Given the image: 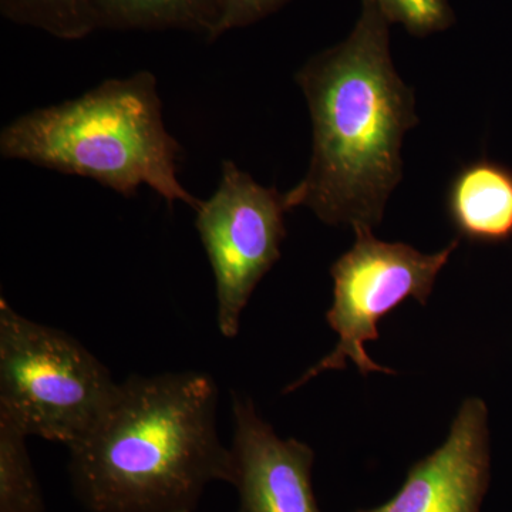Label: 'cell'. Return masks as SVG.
<instances>
[{"instance_id": "52a82bcc", "label": "cell", "mask_w": 512, "mask_h": 512, "mask_svg": "<svg viewBox=\"0 0 512 512\" xmlns=\"http://www.w3.org/2000/svg\"><path fill=\"white\" fill-rule=\"evenodd\" d=\"M232 417L231 485L238 490V512H322L312 485V448L278 437L249 397L232 394Z\"/></svg>"}, {"instance_id": "8fae6325", "label": "cell", "mask_w": 512, "mask_h": 512, "mask_svg": "<svg viewBox=\"0 0 512 512\" xmlns=\"http://www.w3.org/2000/svg\"><path fill=\"white\" fill-rule=\"evenodd\" d=\"M3 18L63 40H80L99 30L93 0H0Z\"/></svg>"}, {"instance_id": "4fadbf2b", "label": "cell", "mask_w": 512, "mask_h": 512, "mask_svg": "<svg viewBox=\"0 0 512 512\" xmlns=\"http://www.w3.org/2000/svg\"><path fill=\"white\" fill-rule=\"evenodd\" d=\"M390 23H399L413 36L443 32L454 25L456 16L448 0H370Z\"/></svg>"}, {"instance_id": "8992f818", "label": "cell", "mask_w": 512, "mask_h": 512, "mask_svg": "<svg viewBox=\"0 0 512 512\" xmlns=\"http://www.w3.org/2000/svg\"><path fill=\"white\" fill-rule=\"evenodd\" d=\"M286 194L264 187L231 160L222 163L217 190L201 201L195 228L217 286L221 335H238L241 316L261 279L281 259Z\"/></svg>"}, {"instance_id": "277c9868", "label": "cell", "mask_w": 512, "mask_h": 512, "mask_svg": "<svg viewBox=\"0 0 512 512\" xmlns=\"http://www.w3.org/2000/svg\"><path fill=\"white\" fill-rule=\"evenodd\" d=\"M117 387L79 340L0 299V423L70 448L96 426Z\"/></svg>"}, {"instance_id": "5bb4252c", "label": "cell", "mask_w": 512, "mask_h": 512, "mask_svg": "<svg viewBox=\"0 0 512 512\" xmlns=\"http://www.w3.org/2000/svg\"><path fill=\"white\" fill-rule=\"evenodd\" d=\"M291 0H222L220 36L228 30L247 28L274 15Z\"/></svg>"}, {"instance_id": "30bf717a", "label": "cell", "mask_w": 512, "mask_h": 512, "mask_svg": "<svg viewBox=\"0 0 512 512\" xmlns=\"http://www.w3.org/2000/svg\"><path fill=\"white\" fill-rule=\"evenodd\" d=\"M100 29H178L220 37L222 0H93Z\"/></svg>"}, {"instance_id": "9c48e42d", "label": "cell", "mask_w": 512, "mask_h": 512, "mask_svg": "<svg viewBox=\"0 0 512 512\" xmlns=\"http://www.w3.org/2000/svg\"><path fill=\"white\" fill-rule=\"evenodd\" d=\"M448 220L458 237L497 244L512 237V171L478 160L461 167L447 188Z\"/></svg>"}, {"instance_id": "6da1fadb", "label": "cell", "mask_w": 512, "mask_h": 512, "mask_svg": "<svg viewBox=\"0 0 512 512\" xmlns=\"http://www.w3.org/2000/svg\"><path fill=\"white\" fill-rule=\"evenodd\" d=\"M392 23L362 0L355 28L296 74L313 127L311 164L285 192L333 227L373 229L403 177V138L416 127V99L394 69Z\"/></svg>"}, {"instance_id": "7c38bea8", "label": "cell", "mask_w": 512, "mask_h": 512, "mask_svg": "<svg viewBox=\"0 0 512 512\" xmlns=\"http://www.w3.org/2000/svg\"><path fill=\"white\" fill-rule=\"evenodd\" d=\"M25 434L0 423V512H45Z\"/></svg>"}, {"instance_id": "5b68a950", "label": "cell", "mask_w": 512, "mask_h": 512, "mask_svg": "<svg viewBox=\"0 0 512 512\" xmlns=\"http://www.w3.org/2000/svg\"><path fill=\"white\" fill-rule=\"evenodd\" d=\"M356 241L330 268L333 303L326 322L338 335V345L320 362L289 384L285 393L299 389L328 370H342L352 360L363 376L394 370L377 365L367 355V342L379 339L377 323L404 301L426 305L437 276L456 251L460 238L436 254H423L403 242L379 241L372 229H356Z\"/></svg>"}, {"instance_id": "3957f363", "label": "cell", "mask_w": 512, "mask_h": 512, "mask_svg": "<svg viewBox=\"0 0 512 512\" xmlns=\"http://www.w3.org/2000/svg\"><path fill=\"white\" fill-rule=\"evenodd\" d=\"M0 154L90 178L124 197L147 185L168 205L197 211L201 204L180 183L181 146L165 128L157 79L147 70L23 114L0 133Z\"/></svg>"}, {"instance_id": "ba28073f", "label": "cell", "mask_w": 512, "mask_h": 512, "mask_svg": "<svg viewBox=\"0 0 512 512\" xmlns=\"http://www.w3.org/2000/svg\"><path fill=\"white\" fill-rule=\"evenodd\" d=\"M487 406L464 400L443 446L417 461L392 500L356 512H480L490 483Z\"/></svg>"}, {"instance_id": "7a4b0ae2", "label": "cell", "mask_w": 512, "mask_h": 512, "mask_svg": "<svg viewBox=\"0 0 512 512\" xmlns=\"http://www.w3.org/2000/svg\"><path fill=\"white\" fill-rule=\"evenodd\" d=\"M217 407L205 373L127 377L69 448L74 494L90 512H194L208 485L232 480Z\"/></svg>"}]
</instances>
